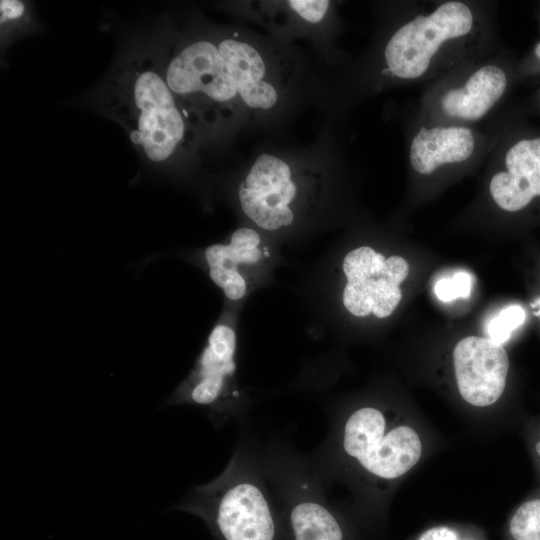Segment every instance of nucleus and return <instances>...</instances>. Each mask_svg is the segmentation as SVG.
<instances>
[{
  "instance_id": "nucleus-1",
  "label": "nucleus",
  "mask_w": 540,
  "mask_h": 540,
  "mask_svg": "<svg viewBox=\"0 0 540 540\" xmlns=\"http://www.w3.org/2000/svg\"><path fill=\"white\" fill-rule=\"evenodd\" d=\"M498 1L408 0L391 3L360 76V88L427 84L504 45Z\"/></svg>"
},
{
  "instance_id": "nucleus-2",
  "label": "nucleus",
  "mask_w": 540,
  "mask_h": 540,
  "mask_svg": "<svg viewBox=\"0 0 540 540\" xmlns=\"http://www.w3.org/2000/svg\"><path fill=\"white\" fill-rule=\"evenodd\" d=\"M164 79L191 125L268 110L280 97L273 64L238 36L200 38L177 46L161 65Z\"/></svg>"
},
{
  "instance_id": "nucleus-3",
  "label": "nucleus",
  "mask_w": 540,
  "mask_h": 540,
  "mask_svg": "<svg viewBox=\"0 0 540 540\" xmlns=\"http://www.w3.org/2000/svg\"><path fill=\"white\" fill-rule=\"evenodd\" d=\"M518 60L503 46L465 62L425 84L415 106L423 117L441 123L479 126L490 121L519 85Z\"/></svg>"
},
{
  "instance_id": "nucleus-4",
  "label": "nucleus",
  "mask_w": 540,
  "mask_h": 540,
  "mask_svg": "<svg viewBox=\"0 0 540 540\" xmlns=\"http://www.w3.org/2000/svg\"><path fill=\"white\" fill-rule=\"evenodd\" d=\"M115 113L131 141L154 163L167 161L191 137V125L168 87L161 65L151 57L134 59L120 75Z\"/></svg>"
},
{
  "instance_id": "nucleus-5",
  "label": "nucleus",
  "mask_w": 540,
  "mask_h": 540,
  "mask_svg": "<svg viewBox=\"0 0 540 540\" xmlns=\"http://www.w3.org/2000/svg\"><path fill=\"white\" fill-rule=\"evenodd\" d=\"M502 109L479 126L431 121L413 109L405 129L406 157L413 181L441 184L486 162L500 135Z\"/></svg>"
},
{
  "instance_id": "nucleus-6",
  "label": "nucleus",
  "mask_w": 540,
  "mask_h": 540,
  "mask_svg": "<svg viewBox=\"0 0 540 540\" xmlns=\"http://www.w3.org/2000/svg\"><path fill=\"white\" fill-rule=\"evenodd\" d=\"M486 193L506 214H522L540 202V128L515 104L502 109L499 138L486 160Z\"/></svg>"
},
{
  "instance_id": "nucleus-7",
  "label": "nucleus",
  "mask_w": 540,
  "mask_h": 540,
  "mask_svg": "<svg viewBox=\"0 0 540 540\" xmlns=\"http://www.w3.org/2000/svg\"><path fill=\"white\" fill-rule=\"evenodd\" d=\"M342 446L348 457L373 477L394 480L411 470L422 455L417 431L390 412L362 407L347 418Z\"/></svg>"
},
{
  "instance_id": "nucleus-8",
  "label": "nucleus",
  "mask_w": 540,
  "mask_h": 540,
  "mask_svg": "<svg viewBox=\"0 0 540 540\" xmlns=\"http://www.w3.org/2000/svg\"><path fill=\"white\" fill-rule=\"evenodd\" d=\"M184 503L208 513L224 540H273L275 525L263 492L255 484L223 476L197 487Z\"/></svg>"
},
{
  "instance_id": "nucleus-9",
  "label": "nucleus",
  "mask_w": 540,
  "mask_h": 540,
  "mask_svg": "<svg viewBox=\"0 0 540 540\" xmlns=\"http://www.w3.org/2000/svg\"><path fill=\"white\" fill-rule=\"evenodd\" d=\"M347 284L343 304L354 316L373 313L388 317L398 306L402 293L400 284L409 273L407 261L397 255L385 258L369 246L351 250L343 259Z\"/></svg>"
},
{
  "instance_id": "nucleus-10",
  "label": "nucleus",
  "mask_w": 540,
  "mask_h": 540,
  "mask_svg": "<svg viewBox=\"0 0 540 540\" xmlns=\"http://www.w3.org/2000/svg\"><path fill=\"white\" fill-rule=\"evenodd\" d=\"M298 192L295 170L272 154L260 155L238 188L242 211L266 230H277L293 223L295 215L291 204Z\"/></svg>"
},
{
  "instance_id": "nucleus-11",
  "label": "nucleus",
  "mask_w": 540,
  "mask_h": 540,
  "mask_svg": "<svg viewBox=\"0 0 540 540\" xmlns=\"http://www.w3.org/2000/svg\"><path fill=\"white\" fill-rule=\"evenodd\" d=\"M453 363L459 393L467 403L487 407L502 396L509 371L502 344L488 337L468 336L455 346Z\"/></svg>"
},
{
  "instance_id": "nucleus-12",
  "label": "nucleus",
  "mask_w": 540,
  "mask_h": 540,
  "mask_svg": "<svg viewBox=\"0 0 540 540\" xmlns=\"http://www.w3.org/2000/svg\"><path fill=\"white\" fill-rule=\"evenodd\" d=\"M236 335L224 324L211 331L206 347L191 376L168 399V404L193 403L214 406L224 395L227 378L235 369Z\"/></svg>"
},
{
  "instance_id": "nucleus-13",
  "label": "nucleus",
  "mask_w": 540,
  "mask_h": 540,
  "mask_svg": "<svg viewBox=\"0 0 540 540\" xmlns=\"http://www.w3.org/2000/svg\"><path fill=\"white\" fill-rule=\"evenodd\" d=\"M290 522L295 540L343 539V533L336 518L317 502L298 503L291 511Z\"/></svg>"
},
{
  "instance_id": "nucleus-14",
  "label": "nucleus",
  "mask_w": 540,
  "mask_h": 540,
  "mask_svg": "<svg viewBox=\"0 0 540 540\" xmlns=\"http://www.w3.org/2000/svg\"><path fill=\"white\" fill-rule=\"evenodd\" d=\"M506 540H540V494L528 498L513 512Z\"/></svg>"
},
{
  "instance_id": "nucleus-15",
  "label": "nucleus",
  "mask_w": 540,
  "mask_h": 540,
  "mask_svg": "<svg viewBox=\"0 0 540 540\" xmlns=\"http://www.w3.org/2000/svg\"><path fill=\"white\" fill-rule=\"evenodd\" d=\"M526 313L519 305H510L502 309L487 325L488 338L494 342H507L512 332L525 321Z\"/></svg>"
},
{
  "instance_id": "nucleus-16",
  "label": "nucleus",
  "mask_w": 540,
  "mask_h": 540,
  "mask_svg": "<svg viewBox=\"0 0 540 540\" xmlns=\"http://www.w3.org/2000/svg\"><path fill=\"white\" fill-rule=\"evenodd\" d=\"M472 289V277L465 271L438 280L434 292L442 302H451L458 298H468Z\"/></svg>"
},
{
  "instance_id": "nucleus-17",
  "label": "nucleus",
  "mask_w": 540,
  "mask_h": 540,
  "mask_svg": "<svg viewBox=\"0 0 540 540\" xmlns=\"http://www.w3.org/2000/svg\"><path fill=\"white\" fill-rule=\"evenodd\" d=\"M290 8L297 13L302 19L317 23L321 21L329 7V1H311V0H293L287 2Z\"/></svg>"
},
{
  "instance_id": "nucleus-18",
  "label": "nucleus",
  "mask_w": 540,
  "mask_h": 540,
  "mask_svg": "<svg viewBox=\"0 0 540 540\" xmlns=\"http://www.w3.org/2000/svg\"><path fill=\"white\" fill-rule=\"evenodd\" d=\"M260 243L259 234L251 228H239L233 232L230 238V245L237 249L252 250Z\"/></svg>"
},
{
  "instance_id": "nucleus-19",
  "label": "nucleus",
  "mask_w": 540,
  "mask_h": 540,
  "mask_svg": "<svg viewBox=\"0 0 540 540\" xmlns=\"http://www.w3.org/2000/svg\"><path fill=\"white\" fill-rule=\"evenodd\" d=\"M418 540H469L450 527H434L425 531Z\"/></svg>"
},
{
  "instance_id": "nucleus-20",
  "label": "nucleus",
  "mask_w": 540,
  "mask_h": 540,
  "mask_svg": "<svg viewBox=\"0 0 540 540\" xmlns=\"http://www.w3.org/2000/svg\"><path fill=\"white\" fill-rule=\"evenodd\" d=\"M515 105L525 115L532 114L540 117V86Z\"/></svg>"
},
{
  "instance_id": "nucleus-21",
  "label": "nucleus",
  "mask_w": 540,
  "mask_h": 540,
  "mask_svg": "<svg viewBox=\"0 0 540 540\" xmlns=\"http://www.w3.org/2000/svg\"><path fill=\"white\" fill-rule=\"evenodd\" d=\"M225 296L230 300H239L246 293V282L242 275H238L226 287L223 288Z\"/></svg>"
},
{
  "instance_id": "nucleus-22",
  "label": "nucleus",
  "mask_w": 540,
  "mask_h": 540,
  "mask_svg": "<svg viewBox=\"0 0 540 540\" xmlns=\"http://www.w3.org/2000/svg\"><path fill=\"white\" fill-rule=\"evenodd\" d=\"M23 11V4L19 1H1L2 23L20 17Z\"/></svg>"
},
{
  "instance_id": "nucleus-23",
  "label": "nucleus",
  "mask_w": 540,
  "mask_h": 540,
  "mask_svg": "<svg viewBox=\"0 0 540 540\" xmlns=\"http://www.w3.org/2000/svg\"><path fill=\"white\" fill-rule=\"evenodd\" d=\"M532 452L540 472V426L534 429L532 436Z\"/></svg>"
},
{
  "instance_id": "nucleus-24",
  "label": "nucleus",
  "mask_w": 540,
  "mask_h": 540,
  "mask_svg": "<svg viewBox=\"0 0 540 540\" xmlns=\"http://www.w3.org/2000/svg\"><path fill=\"white\" fill-rule=\"evenodd\" d=\"M535 16H536V19H537V22H538V25H539V29H540V2H538L537 5H536Z\"/></svg>"
}]
</instances>
